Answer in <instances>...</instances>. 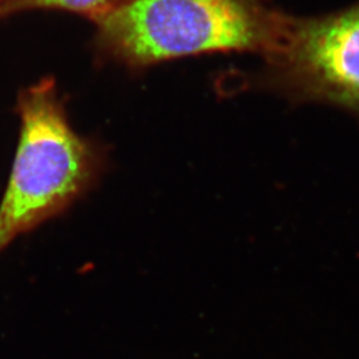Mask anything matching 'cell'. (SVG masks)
I'll use <instances>...</instances> for the list:
<instances>
[{
    "label": "cell",
    "mask_w": 359,
    "mask_h": 359,
    "mask_svg": "<svg viewBox=\"0 0 359 359\" xmlns=\"http://www.w3.org/2000/svg\"><path fill=\"white\" fill-rule=\"evenodd\" d=\"M287 15L265 0H127L93 22L95 59L129 71L216 52L268 56Z\"/></svg>",
    "instance_id": "cell-1"
},
{
    "label": "cell",
    "mask_w": 359,
    "mask_h": 359,
    "mask_svg": "<svg viewBox=\"0 0 359 359\" xmlns=\"http://www.w3.org/2000/svg\"><path fill=\"white\" fill-rule=\"evenodd\" d=\"M15 112L20 127L0 200V255L86 197L107 161L104 145L72 127L55 77L19 90Z\"/></svg>",
    "instance_id": "cell-2"
},
{
    "label": "cell",
    "mask_w": 359,
    "mask_h": 359,
    "mask_svg": "<svg viewBox=\"0 0 359 359\" xmlns=\"http://www.w3.org/2000/svg\"><path fill=\"white\" fill-rule=\"evenodd\" d=\"M266 59L276 88L359 114V1L329 15L289 16Z\"/></svg>",
    "instance_id": "cell-3"
},
{
    "label": "cell",
    "mask_w": 359,
    "mask_h": 359,
    "mask_svg": "<svg viewBox=\"0 0 359 359\" xmlns=\"http://www.w3.org/2000/svg\"><path fill=\"white\" fill-rule=\"evenodd\" d=\"M124 1L127 0H11L8 16L28 10H47L74 13L95 22Z\"/></svg>",
    "instance_id": "cell-4"
},
{
    "label": "cell",
    "mask_w": 359,
    "mask_h": 359,
    "mask_svg": "<svg viewBox=\"0 0 359 359\" xmlns=\"http://www.w3.org/2000/svg\"><path fill=\"white\" fill-rule=\"evenodd\" d=\"M11 0H0V19L8 16V7Z\"/></svg>",
    "instance_id": "cell-5"
}]
</instances>
